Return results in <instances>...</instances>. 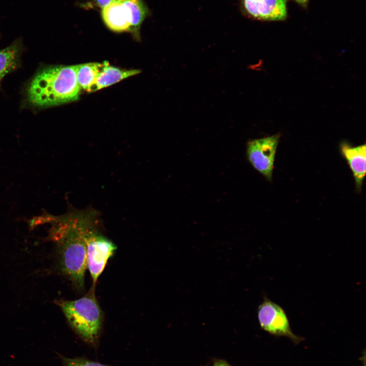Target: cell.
Masks as SVG:
<instances>
[{
  "label": "cell",
  "mask_w": 366,
  "mask_h": 366,
  "mask_svg": "<svg viewBox=\"0 0 366 366\" xmlns=\"http://www.w3.org/2000/svg\"><path fill=\"white\" fill-rule=\"evenodd\" d=\"M22 48V41L18 39L9 46L0 50V84L7 74L19 66Z\"/></svg>",
  "instance_id": "11"
},
{
  "label": "cell",
  "mask_w": 366,
  "mask_h": 366,
  "mask_svg": "<svg viewBox=\"0 0 366 366\" xmlns=\"http://www.w3.org/2000/svg\"><path fill=\"white\" fill-rule=\"evenodd\" d=\"M98 224L99 221L93 224L86 236L87 268L94 285L116 249L114 243L98 231Z\"/></svg>",
  "instance_id": "5"
},
{
  "label": "cell",
  "mask_w": 366,
  "mask_h": 366,
  "mask_svg": "<svg viewBox=\"0 0 366 366\" xmlns=\"http://www.w3.org/2000/svg\"><path fill=\"white\" fill-rule=\"evenodd\" d=\"M70 326L86 342L93 344L99 337L102 313L94 289L84 296L74 300L58 302Z\"/></svg>",
  "instance_id": "3"
},
{
  "label": "cell",
  "mask_w": 366,
  "mask_h": 366,
  "mask_svg": "<svg viewBox=\"0 0 366 366\" xmlns=\"http://www.w3.org/2000/svg\"><path fill=\"white\" fill-rule=\"evenodd\" d=\"M147 13L142 0H117L102 9L101 16L113 32L137 33Z\"/></svg>",
  "instance_id": "4"
},
{
  "label": "cell",
  "mask_w": 366,
  "mask_h": 366,
  "mask_svg": "<svg viewBox=\"0 0 366 366\" xmlns=\"http://www.w3.org/2000/svg\"><path fill=\"white\" fill-rule=\"evenodd\" d=\"M246 12L260 20L278 21L287 16V0H241Z\"/></svg>",
  "instance_id": "8"
},
{
  "label": "cell",
  "mask_w": 366,
  "mask_h": 366,
  "mask_svg": "<svg viewBox=\"0 0 366 366\" xmlns=\"http://www.w3.org/2000/svg\"><path fill=\"white\" fill-rule=\"evenodd\" d=\"M98 6L102 9L117 0H94Z\"/></svg>",
  "instance_id": "14"
},
{
  "label": "cell",
  "mask_w": 366,
  "mask_h": 366,
  "mask_svg": "<svg viewBox=\"0 0 366 366\" xmlns=\"http://www.w3.org/2000/svg\"><path fill=\"white\" fill-rule=\"evenodd\" d=\"M103 65V63L76 65L77 81L81 89L88 92L95 91L96 80Z\"/></svg>",
  "instance_id": "12"
},
{
  "label": "cell",
  "mask_w": 366,
  "mask_h": 366,
  "mask_svg": "<svg viewBox=\"0 0 366 366\" xmlns=\"http://www.w3.org/2000/svg\"><path fill=\"white\" fill-rule=\"evenodd\" d=\"M97 77L95 91L115 84L125 78L138 74L139 70H126L111 66L105 61Z\"/></svg>",
  "instance_id": "10"
},
{
  "label": "cell",
  "mask_w": 366,
  "mask_h": 366,
  "mask_svg": "<svg viewBox=\"0 0 366 366\" xmlns=\"http://www.w3.org/2000/svg\"><path fill=\"white\" fill-rule=\"evenodd\" d=\"M340 148L352 171L357 191H360L365 174V144L353 146L343 142Z\"/></svg>",
  "instance_id": "9"
},
{
  "label": "cell",
  "mask_w": 366,
  "mask_h": 366,
  "mask_svg": "<svg viewBox=\"0 0 366 366\" xmlns=\"http://www.w3.org/2000/svg\"><path fill=\"white\" fill-rule=\"evenodd\" d=\"M81 89L76 65L46 66L39 69L29 83L26 100L35 107H50L76 101Z\"/></svg>",
  "instance_id": "2"
},
{
  "label": "cell",
  "mask_w": 366,
  "mask_h": 366,
  "mask_svg": "<svg viewBox=\"0 0 366 366\" xmlns=\"http://www.w3.org/2000/svg\"><path fill=\"white\" fill-rule=\"evenodd\" d=\"M298 3L301 4V5H305L308 2L309 0H294Z\"/></svg>",
  "instance_id": "16"
},
{
  "label": "cell",
  "mask_w": 366,
  "mask_h": 366,
  "mask_svg": "<svg viewBox=\"0 0 366 366\" xmlns=\"http://www.w3.org/2000/svg\"><path fill=\"white\" fill-rule=\"evenodd\" d=\"M280 135L252 140L247 146V159L253 168L271 180Z\"/></svg>",
  "instance_id": "6"
},
{
  "label": "cell",
  "mask_w": 366,
  "mask_h": 366,
  "mask_svg": "<svg viewBox=\"0 0 366 366\" xmlns=\"http://www.w3.org/2000/svg\"><path fill=\"white\" fill-rule=\"evenodd\" d=\"M257 313L259 324L265 331L294 341L299 339L292 331L285 311L278 304L265 297L259 305Z\"/></svg>",
  "instance_id": "7"
},
{
  "label": "cell",
  "mask_w": 366,
  "mask_h": 366,
  "mask_svg": "<svg viewBox=\"0 0 366 366\" xmlns=\"http://www.w3.org/2000/svg\"><path fill=\"white\" fill-rule=\"evenodd\" d=\"M214 366H230L224 360H219L216 361Z\"/></svg>",
  "instance_id": "15"
},
{
  "label": "cell",
  "mask_w": 366,
  "mask_h": 366,
  "mask_svg": "<svg viewBox=\"0 0 366 366\" xmlns=\"http://www.w3.org/2000/svg\"><path fill=\"white\" fill-rule=\"evenodd\" d=\"M65 366H108L96 361L81 358H62Z\"/></svg>",
  "instance_id": "13"
},
{
  "label": "cell",
  "mask_w": 366,
  "mask_h": 366,
  "mask_svg": "<svg viewBox=\"0 0 366 366\" xmlns=\"http://www.w3.org/2000/svg\"><path fill=\"white\" fill-rule=\"evenodd\" d=\"M99 217L97 211L88 208H72L63 215L45 219L52 224L49 235L58 247L61 270L78 289L84 286L87 268V232Z\"/></svg>",
  "instance_id": "1"
}]
</instances>
